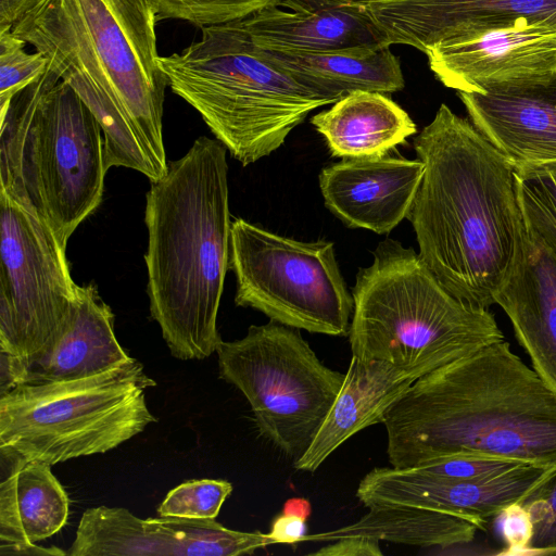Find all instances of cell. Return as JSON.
Wrapping results in <instances>:
<instances>
[{
    "instance_id": "obj_6",
    "label": "cell",
    "mask_w": 556,
    "mask_h": 556,
    "mask_svg": "<svg viewBox=\"0 0 556 556\" xmlns=\"http://www.w3.org/2000/svg\"><path fill=\"white\" fill-rule=\"evenodd\" d=\"M201 31L160 65L170 90L243 166L280 148L312 111L336 103L269 61L240 20Z\"/></svg>"
},
{
    "instance_id": "obj_29",
    "label": "cell",
    "mask_w": 556,
    "mask_h": 556,
    "mask_svg": "<svg viewBox=\"0 0 556 556\" xmlns=\"http://www.w3.org/2000/svg\"><path fill=\"white\" fill-rule=\"evenodd\" d=\"M26 45L12 26L0 27V104L10 102L48 68L49 59L39 51L26 52Z\"/></svg>"
},
{
    "instance_id": "obj_17",
    "label": "cell",
    "mask_w": 556,
    "mask_h": 556,
    "mask_svg": "<svg viewBox=\"0 0 556 556\" xmlns=\"http://www.w3.org/2000/svg\"><path fill=\"white\" fill-rule=\"evenodd\" d=\"M457 96L475 127L515 167L556 162V73Z\"/></svg>"
},
{
    "instance_id": "obj_3",
    "label": "cell",
    "mask_w": 556,
    "mask_h": 556,
    "mask_svg": "<svg viewBox=\"0 0 556 556\" xmlns=\"http://www.w3.org/2000/svg\"><path fill=\"white\" fill-rule=\"evenodd\" d=\"M383 426L394 468L452 455L556 464V391L505 340L416 379Z\"/></svg>"
},
{
    "instance_id": "obj_35",
    "label": "cell",
    "mask_w": 556,
    "mask_h": 556,
    "mask_svg": "<svg viewBox=\"0 0 556 556\" xmlns=\"http://www.w3.org/2000/svg\"><path fill=\"white\" fill-rule=\"evenodd\" d=\"M0 555L11 556H35V555H50V556H64L67 552L56 547H42L30 542H0Z\"/></svg>"
},
{
    "instance_id": "obj_32",
    "label": "cell",
    "mask_w": 556,
    "mask_h": 556,
    "mask_svg": "<svg viewBox=\"0 0 556 556\" xmlns=\"http://www.w3.org/2000/svg\"><path fill=\"white\" fill-rule=\"evenodd\" d=\"M502 532L508 544L509 553H528L532 536V522L528 511L515 503L501 515Z\"/></svg>"
},
{
    "instance_id": "obj_2",
    "label": "cell",
    "mask_w": 556,
    "mask_h": 556,
    "mask_svg": "<svg viewBox=\"0 0 556 556\" xmlns=\"http://www.w3.org/2000/svg\"><path fill=\"white\" fill-rule=\"evenodd\" d=\"M414 148L425 164L407 216L418 255L452 295L489 308L510 274L525 226L516 167L444 103Z\"/></svg>"
},
{
    "instance_id": "obj_20",
    "label": "cell",
    "mask_w": 556,
    "mask_h": 556,
    "mask_svg": "<svg viewBox=\"0 0 556 556\" xmlns=\"http://www.w3.org/2000/svg\"><path fill=\"white\" fill-rule=\"evenodd\" d=\"M414 381L388 362L352 355L338 396L312 444L293 462V467L314 472L348 439L369 426L383 424L389 408Z\"/></svg>"
},
{
    "instance_id": "obj_13",
    "label": "cell",
    "mask_w": 556,
    "mask_h": 556,
    "mask_svg": "<svg viewBox=\"0 0 556 556\" xmlns=\"http://www.w3.org/2000/svg\"><path fill=\"white\" fill-rule=\"evenodd\" d=\"M275 544L267 533L231 530L215 519H141L123 507L84 511L70 556L250 555Z\"/></svg>"
},
{
    "instance_id": "obj_31",
    "label": "cell",
    "mask_w": 556,
    "mask_h": 556,
    "mask_svg": "<svg viewBox=\"0 0 556 556\" xmlns=\"http://www.w3.org/2000/svg\"><path fill=\"white\" fill-rule=\"evenodd\" d=\"M523 464L490 456L452 455L412 468L435 477L467 480L498 475Z\"/></svg>"
},
{
    "instance_id": "obj_25",
    "label": "cell",
    "mask_w": 556,
    "mask_h": 556,
    "mask_svg": "<svg viewBox=\"0 0 556 556\" xmlns=\"http://www.w3.org/2000/svg\"><path fill=\"white\" fill-rule=\"evenodd\" d=\"M480 527L465 517L412 506H376L353 523L306 534L303 542H330L342 538H366L421 547L470 543Z\"/></svg>"
},
{
    "instance_id": "obj_10",
    "label": "cell",
    "mask_w": 556,
    "mask_h": 556,
    "mask_svg": "<svg viewBox=\"0 0 556 556\" xmlns=\"http://www.w3.org/2000/svg\"><path fill=\"white\" fill-rule=\"evenodd\" d=\"M229 268L237 279L238 306L298 330L349 334L354 302L332 242L299 241L236 218Z\"/></svg>"
},
{
    "instance_id": "obj_5",
    "label": "cell",
    "mask_w": 556,
    "mask_h": 556,
    "mask_svg": "<svg viewBox=\"0 0 556 556\" xmlns=\"http://www.w3.org/2000/svg\"><path fill=\"white\" fill-rule=\"evenodd\" d=\"M352 296V355L388 362L415 380L505 340L489 308L456 299L416 251L393 239L358 269Z\"/></svg>"
},
{
    "instance_id": "obj_36",
    "label": "cell",
    "mask_w": 556,
    "mask_h": 556,
    "mask_svg": "<svg viewBox=\"0 0 556 556\" xmlns=\"http://www.w3.org/2000/svg\"><path fill=\"white\" fill-rule=\"evenodd\" d=\"M36 1L37 0H0V27L13 26Z\"/></svg>"
},
{
    "instance_id": "obj_4",
    "label": "cell",
    "mask_w": 556,
    "mask_h": 556,
    "mask_svg": "<svg viewBox=\"0 0 556 556\" xmlns=\"http://www.w3.org/2000/svg\"><path fill=\"white\" fill-rule=\"evenodd\" d=\"M227 173L226 147L202 136L147 193L150 312L182 361L206 358L223 341L217 314L232 223Z\"/></svg>"
},
{
    "instance_id": "obj_12",
    "label": "cell",
    "mask_w": 556,
    "mask_h": 556,
    "mask_svg": "<svg viewBox=\"0 0 556 556\" xmlns=\"http://www.w3.org/2000/svg\"><path fill=\"white\" fill-rule=\"evenodd\" d=\"M429 67L447 88H489L556 73V23L520 17L484 25L427 48Z\"/></svg>"
},
{
    "instance_id": "obj_21",
    "label": "cell",
    "mask_w": 556,
    "mask_h": 556,
    "mask_svg": "<svg viewBox=\"0 0 556 556\" xmlns=\"http://www.w3.org/2000/svg\"><path fill=\"white\" fill-rule=\"evenodd\" d=\"M132 359L118 343L114 314L93 283L78 287L68 321L55 342L27 368L25 383L80 379Z\"/></svg>"
},
{
    "instance_id": "obj_8",
    "label": "cell",
    "mask_w": 556,
    "mask_h": 556,
    "mask_svg": "<svg viewBox=\"0 0 556 556\" xmlns=\"http://www.w3.org/2000/svg\"><path fill=\"white\" fill-rule=\"evenodd\" d=\"M155 386L135 358L80 379L20 384L0 395V451L51 466L106 453L157 421L146 402Z\"/></svg>"
},
{
    "instance_id": "obj_33",
    "label": "cell",
    "mask_w": 556,
    "mask_h": 556,
    "mask_svg": "<svg viewBox=\"0 0 556 556\" xmlns=\"http://www.w3.org/2000/svg\"><path fill=\"white\" fill-rule=\"evenodd\" d=\"M379 542L366 538H342L328 542L318 551L309 553L316 556H381Z\"/></svg>"
},
{
    "instance_id": "obj_22",
    "label": "cell",
    "mask_w": 556,
    "mask_h": 556,
    "mask_svg": "<svg viewBox=\"0 0 556 556\" xmlns=\"http://www.w3.org/2000/svg\"><path fill=\"white\" fill-rule=\"evenodd\" d=\"M337 157L386 155L417 131L407 112L387 94L354 91L311 118Z\"/></svg>"
},
{
    "instance_id": "obj_27",
    "label": "cell",
    "mask_w": 556,
    "mask_h": 556,
    "mask_svg": "<svg viewBox=\"0 0 556 556\" xmlns=\"http://www.w3.org/2000/svg\"><path fill=\"white\" fill-rule=\"evenodd\" d=\"M157 20H179L200 28L242 20L274 0H150Z\"/></svg>"
},
{
    "instance_id": "obj_16",
    "label": "cell",
    "mask_w": 556,
    "mask_h": 556,
    "mask_svg": "<svg viewBox=\"0 0 556 556\" xmlns=\"http://www.w3.org/2000/svg\"><path fill=\"white\" fill-rule=\"evenodd\" d=\"M424 172L419 159L386 154L343 159L318 180L326 207L348 227L384 235L407 218Z\"/></svg>"
},
{
    "instance_id": "obj_1",
    "label": "cell",
    "mask_w": 556,
    "mask_h": 556,
    "mask_svg": "<svg viewBox=\"0 0 556 556\" xmlns=\"http://www.w3.org/2000/svg\"><path fill=\"white\" fill-rule=\"evenodd\" d=\"M157 22L150 0H37L12 26L99 122L106 168L135 169L151 181L168 167L162 124L168 79Z\"/></svg>"
},
{
    "instance_id": "obj_28",
    "label": "cell",
    "mask_w": 556,
    "mask_h": 556,
    "mask_svg": "<svg viewBox=\"0 0 556 556\" xmlns=\"http://www.w3.org/2000/svg\"><path fill=\"white\" fill-rule=\"evenodd\" d=\"M231 492L232 485L227 480H189L167 493L157 514L160 517L215 519Z\"/></svg>"
},
{
    "instance_id": "obj_9",
    "label": "cell",
    "mask_w": 556,
    "mask_h": 556,
    "mask_svg": "<svg viewBox=\"0 0 556 556\" xmlns=\"http://www.w3.org/2000/svg\"><path fill=\"white\" fill-rule=\"evenodd\" d=\"M219 377L248 400L260 434L289 458L312 444L345 372L320 362L298 329L274 320L252 325L217 349Z\"/></svg>"
},
{
    "instance_id": "obj_26",
    "label": "cell",
    "mask_w": 556,
    "mask_h": 556,
    "mask_svg": "<svg viewBox=\"0 0 556 556\" xmlns=\"http://www.w3.org/2000/svg\"><path fill=\"white\" fill-rule=\"evenodd\" d=\"M526 222L556 245V162L516 167Z\"/></svg>"
},
{
    "instance_id": "obj_34",
    "label": "cell",
    "mask_w": 556,
    "mask_h": 556,
    "mask_svg": "<svg viewBox=\"0 0 556 556\" xmlns=\"http://www.w3.org/2000/svg\"><path fill=\"white\" fill-rule=\"evenodd\" d=\"M267 534L275 544H296L303 542L307 534L306 520L281 513L273 520Z\"/></svg>"
},
{
    "instance_id": "obj_18",
    "label": "cell",
    "mask_w": 556,
    "mask_h": 556,
    "mask_svg": "<svg viewBox=\"0 0 556 556\" xmlns=\"http://www.w3.org/2000/svg\"><path fill=\"white\" fill-rule=\"evenodd\" d=\"M495 304L509 318L534 371L556 391V245L526 219L513 268Z\"/></svg>"
},
{
    "instance_id": "obj_19",
    "label": "cell",
    "mask_w": 556,
    "mask_h": 556,
    "mask_svg": "<svg viewBox=\"0 0 556 556\" xmlns=\"http://www.w3.org/2000/svg\"><path fill=\"white\" fill-rule=\"evenodd\" d=\"M389 46L421 52L484 25L520 17L556 23V0H361Z\"/></svg>"
},
{
    "instance_id": "obj_24",
    "label": "cell",
    "mask_w": 556,
    "mask_h": 556,
    "mask_svg": "<svg viewBox=\"0 0 556 556\" xmlns=\"http://www.w3.org/2000/svg\"><path fill=\"white\" fill-rule=\"evenodd\" d=\"M263 51L299 83L336 102L354 91L387 94L405 87L400 60L390 47L316 53Z\"/></svg>"
},
{
    "instance_id": "obj_14",
    "label": "cell",
    "mask_w": 556,
    "mask_h": 556,
    "mask_svg": "<svg viewBox=\"0 0 556 556\" xmlns=\"http://www.w3.org/2000/svg\"><path fill=\"white\" fill-rule=\"evenodd\" d=\"M546 468L523 464L505 472L477 479H447L414 468L380 467L359 482L356 497L367 508L412 506L458 515L481 530L517 503Z\"/></svg>"
},
{
    "instance_id": "obj_23",
    "label": "cell",
    "mask_w": 556,
    "mask_h": 556,
    "mask_svg": "<svg viewBox=\"0 0 556 556\" xmlns=\"http://www.w3.org/2000/svg\"><path fill=\"white\" fill-rule=\"evenodd\" d=\"M10 463L0 483V542L36 543L58 533L68 518V496L51 465L1 452Z\"/></svg>"
},
{
    "instance_id": "obj_37",
    "label": "cell",
    "mask_w": 556,
    "mask_h": 556,
    "mask_svg": "<svg viewBox=\"0 0 556 556\" xmlns=\"http://www.w3.org/2000/svg\"><path fill=\"white\" fill-rule=\"evenodd\" d=\"M282 513L287 515L298 516L304 520L311 515V504L307 500L302 497H292L286 501L282 507Z\"/></svg>"
},
{
    "instance_id": "obj_11",
    "label": "cell",
    "mask_w": 556,
    "mask_h": 556,
    "mask_svg": "<svg viewBox=\"0 0 556 556\" xmlns=\"http://www.w3.org/2000/svg\"><path fill=\"white\" fill-rule=\"evenodd\" d=\"M0 256V351L27 370L64 330L79 286L65 248L27 195L2 186Z\"/></svg>"
},
{
    "instance_id": "obj_15",
    "label": "cell",
    "mask_w": 556,
    "mask_h": 556,
    "mask_svg": "<svg viewBox=\"0 0 556 556\" xmlns=\"http://www.w3.org/2000/svg\"><path fill=\"white\" fill-rule=\"evenodd\" d=\"M263 50L316 53L390 47L361 0H274L240 20Z\"/></svg>"
},
{
    "instance_id": "obj_30",
    "label": "cell",
    "mask_w": 556,
    "mask_h": 556,
    "mask_svg": "<svg viewBox=\"0 0 556 556\" xmlns=\"http://www.w3.org/2000/svg\"><path fill=\"white\" fill-rule=\"evenodd\" d=\"M517 504L532 522L527 554L556 555V464L544 470Z\"/></svg>"
},
{
    "instance_id": "obj_7",
    "label": "cell",
    "mask_w": 556,
    "mask_h": 556,
    "mask_svg": "<svg viewBox=\"0 0 556 556\" xmlns=\"http://www.w3.org/2000/svg\"><path fill=\"white\" fill-rule=\"evenodd\" d=\"M0 114V186L24 192L66 249L102 201V128L49 65Z\"/></svg>"
}]
</instances>
